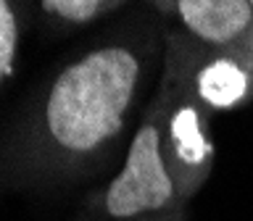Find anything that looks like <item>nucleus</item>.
<instances>
[{"label":"nucleus","instance_id":"obj_5","mask_svg":"<svg viewBox=\"0 0 253 221\" xmlns=\"http://www.w3.org/2000/svg\"><path fill=\"white\" fill-rule=\"evenodd\" d=\"M195 98L216 113H232L253 103V37L232 50L203 47L193 66Z\"/></svg>","mask_w":253,"mask_h":221},{"label":"nucleus","instance_id":"obj_6","mask_svg":"<svg viewBox=\"0 0 253 221\" xmlns=\"http://www.w3.org/2000/svg\"><path fill=\"white\" fill-rule=\"evenodd\" d=\"M37 8L58 29H84L129 5L114 0H42Z\"/></svg>","mask_w":253,"mask_h":221},{"label":"nucleus","instance_id":"obj_2","mask_svg":"<svg viewBox=\"0 0 253 221\" xmlns=\"http://www.w3.org/2000/svg\"><path fill=\"white\" fill-rule=\"evenodd\" d=\"M203 45L166 21L164 66L153 98L161 108V142L182 205L201 192L213 169L211 110L193 92V66Z\"/></svg>","mask_w":253,"mask_h":221},{"label":"nucleus","instance_id":"obj_9","mask_svg":"<svg viewBox=\"0 0 253 221\" xmlns=\"http://www.w3.org/2000/svg\"><path fill=\"white\" fill-rule=\"evenodd\" d=\"M251 3H253V0H251Z\"/></svg>","mask_w":253,"mask_h":221},{"label":"nucleus","instance_id":"obj_1","mask_svg":"<svg viewBox=\"0 0 253 221\" xmlns=\"http://www.w3.org/2000/svg\"><path fill=\"white\" fill-rule=\"evenodd\" d=\"M166 19L153 3L50 74L11 140L8 163L29 179H79L129 145L164 66Z\"/></svg>","mask_w":253,"mask_h":221},{"label":"nucleus","instance_id":"obj_3","mask_svg":"<svg viewBox=\"0 0 253 221\" xmlns=\"http://www.w3.org/2000/svg\"><path fill=\"white\" fill-rule=\"evenodd\" d=\"M185 208L187 205H182L179 200L164 155L161 108L156 98H150L124 150L122 169L98 195H92L90 216L98 221H132Z\"/></svg>","mask_w":253,"mask_h":221},{"label":"nucleus","instance_id":"obj_4","mask_svg":"<svg viewBox=\"0 0 253 221\" xmlns=\"http://www.w3.org/2000/svg\"><path fill=\"white\" fill-rule=\"evenodd\" d=\"M171 27L211 50H232L253 37L251 0H177L153 3Z\"/></svg>","mask_w":253,"mask_h":221},{"label":"nucleus","instance_id":"obj_7","mask_svg":"<svg viewBox=\"0 0 253 221\" xmlns=\"http://www.w3.org/2000/svg\"><path fill=\"white\" fill-rule=\"evenodd\" d=\"M24 37V5L0 0V87L13 76Z\"/></svg>","mask_w":253,"mask_h":221},{"label":"nucleus","instance_id":"obj_8","mask_svg":"<svg viewBox=\"0 0 253 221\" xmlns=\"http://www.w3.org/2000/svg\"><path fill=\"white\" fill-rule=\"evenodd\" d=\"M132 221H190V213L185 211H174V213H158V216H145V219H132Z\"/></svg>","mask_w":253,"mask_h":221}]
</instances>
